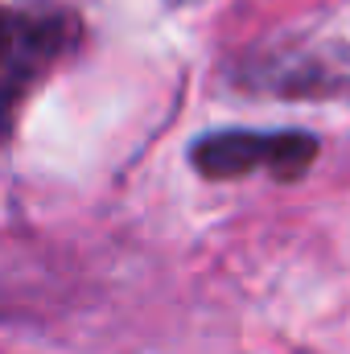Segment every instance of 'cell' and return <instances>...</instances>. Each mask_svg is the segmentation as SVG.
<instances>
[{"mask_svg":"<svg viewBox=\"0 0 350 354\" xmlns=\"http://www.w3.org/2000/svg\"><path fill=\"white\" fill-rule=\"evenodd\" d=\"M75 17L62 8H21L0 4V136H8L17 111L50 75V66L71 50Z\"/></svg>","mask_w":350,"mask_h":354,"instance_id":"obj_1","label":"cell"},{"mask_svg":"<svg viewBox=\"0 0 350 354\" xmlns=\"http://www.w3.org/2000/svg\"><path fill=\"white\" fill-rule=\"evenodd\" d=\"M317 161V140L309 132H210L190 145V165L210 181L264 169L276 181H301Z\"/></svg>","mask_w":350,"mask_h":354,"instance_id":"obj_2","label":"cell"}]
</instances>
